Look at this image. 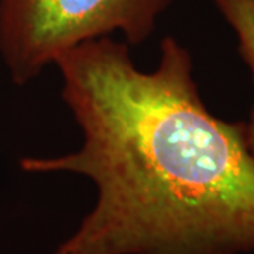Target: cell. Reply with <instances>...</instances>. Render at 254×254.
<instances>
[{
	"instance_id": "4",
	"label": "cell",
	"mask_w": 254,
	"mask_h": 254,
	"mask_svg": "<svg viewBox=\"0 0 254 254\" xmlns=\"http://www.w3.org/2000/svg\"><path fill=\"white\" fill-rule=\"evenodd\" d=\"M243 133H245V141L246 145H247V150L254 158V108L252 110L249 122L246 125H243Z\"/></svg>"
},
{
	"instance_id": "3",
	"label": "cell",
	"mask_w": 254,
	"mask_h": 254,
	"mask_svg": "<svg viewBox=\"0 0 254 254\" xmlns=\"http://www.w3.org/2000/svg\"><path fill=\"white\" fill-rule=\"evenodd\" d=\"M213 3L235 30L239 51L254 81V0H213Z\"/></svg>"
},
{
	"instance_id": "2",
	"label": "cell",
	"mask_w": 254,
	"mask_h": 254,
	"mask_svg": "<svg viewBox=\"0 0 254 254\" xmlns=\"http://www.w3.org/2000/svg\"><path fill=\"white\" fill-rule=\"evenodd\" d=\"M174 0H0V55L14 85L33 81L66 50L120 31L131 46L153 34Z\"/></svg>"
},
{
	"instance_id": "1",
	"label": "cell",
	"mask_w": 254,
	"mask_h": 254,
	"mask_svg": "<svg viewBox=\"0 0 254 254\" xmlns=\"http://www.w3.org/2000/svg\"><path fill=\"white\" fill-rule=\"evenodd\" d=\"M54 65L82 144L20 167L83 175L98 196L53 254L254 252V158L243 125L206 109L185 47L165 37L157 68L144 72L127 44L100 37Z\"/></svg>"
}]
</instances>
